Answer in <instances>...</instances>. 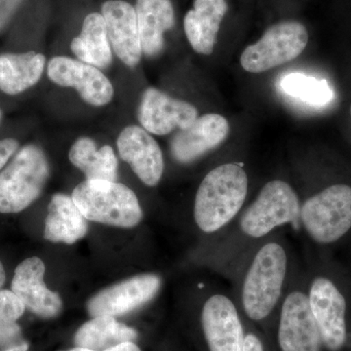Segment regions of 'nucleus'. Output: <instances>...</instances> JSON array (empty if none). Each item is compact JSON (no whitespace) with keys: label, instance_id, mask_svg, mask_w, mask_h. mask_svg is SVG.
Returning a JSON list of instances; mask_svg holds the SVG:
<instances>
[{"label":"nucleus","instance_id":"obj_1","mask_svg":"<svg viewBox=\"0 0 351 351\" xmlns=\"http://www.w3.org/2000/svg\"><path fill=\"white\" fill-rule=\"evenodd\" d=\"M290 257L285 245L270 240L254 254L242 279L240 302L247 317L262 321L283 300Z\"/></svg>","mask_w":351,"mask_h":351},{"label":"nucleus","instance_id":"obj_2","mask_svg":"<svg viewBox=\"0 0 351 351\" xmlns=\"http://www.w3.org/2000/svg\"><path fill=\"white\" fill-rule=\"evenodd\" d=\"M249 179L237 163H225L210 171L196 193L193 217L201 232L212 234L226 228L241 211Z\"/></svg>","mask_w":351,"mask_h":351},{"label":"nucleus","instance_id":"obj_3","mask_svg":"<svg viewBox=\"0 0 351 351\" xmlns=\"http://www.w3.org/2000/svg\"><path fill=\"white\" fill-rule=\"evenodd\" d=\"M87 221L117 228H134L142 221L137 195L125 184L117 182L86 180L71 195Z\"/></svg>","mask_w":351,"mask_h":351},{"label":"nucleus","instance_id":"obj_4","mask_svg":"<svg viewBox=\"0 0 351 351\" xmlns=\"http://www.w3.org/2000/svg\"><path fill=\"white\" fill-rule=\"evenodd\" d=\"M49 172V164L40 147H22L0 172V213L24 211L40 196Z\"/></svg>","mask_w":351,"mask_h":351},{"label":"nucleus","instance_id":"obj_5","mask_svg":"<svg viewBox=\"0 0 351 351\" xmlns=\"http://www.w3.org/2000/svg\"><path fill=\"white\" fill-rule=\"evenodd\" d=\"M300 223L319 244H331L351 228V186L332 184L307 198L301 205Z\"/></svg>","mask_w":351,"mask_h":351},{"label":"nucleus","instance_id":"obj_6","mask_svg":"<svg viewBox=\"0 0 351 351\" xmlns=\"http://www.w3.org/2000/svg\"><path fill=\"white\" fill-rule=\"evenodd\" d=\"M301 202L288 182L274 180L261 189L258 197L239 219V230L252 239H261L276 228L300 223Z\"/></svg>","mask_w":351,"mask_h":351},{"label":"nucleus","instance_id":"obj_7","mask_svg":"<svg viewBox=\"0 0 351 351\" xmlns=\"http://www.w3.org/2000/svg\"><path fill=\"white\" fill-rule=\"evenodd\" d=\"M307 43L308 32L304 25L297 21L280 22L263 32L257 43L245 48L240 64L248 73H265L299 57Z\"/></svg>","mask_w":351,"mask_h":351},{"label":"nucleus","instance_id":"obj_8","mask_svg":"<svg viewBox=\"0 0 351 351\" xmlns=\"http://www.w3.org/2000/svg\"><path fill=\"white\" fill-rule=\"evenodd\" d=\"M278 343L282 351H321L322 338L306 291L294 288L284 295Z\"/></svg>","mask_w":351,"mask_h":351},{"label":"nucleus","instance_id":"obj_9","mask_svg":"<svg viewBox=\"0 0 351 351\" xmlns=\"http://www.w3.org/2000/svg\"><path fill=\"white\" fill-rule=\"evenodd\" d=\"M307 295L323 346L330 351L341 350L346 341L345 297L336 284L324 276L311 281Z\"/></svg>","mask_w":351,"mask_h":351},{"label":"nucleus","instance_id":"obj_10","mask_svg":"<svg viewBox=\"0 0 351 351\" xmlns=\"http://www.w3.org/2000/svg\"><path fill=\"white\" fill-rule=\"evenodd\" d=\"M161 287L156 274H141L104 289L87 302L92 317L124 315L152 301Z\"/></svg>","mask_w":351,"mask_h":351},{"label":"nucleus","instance_id":"obj_11","mask_svg":"<svg viewBox=\"0 0 351 351\" xmlns=\"http://www.w3.org/2000/svg\"><path fill=\"white\" fill-rule=\"evenodd\" d=\"M201 325L210 351H241L245 334L237 307L228 295H210L201 311Z\"/></svg>","mask_w":351,"mask_h":351},{"label":"nucleus","instance_id":"obj_12","mask_svg":"<svg viewBox=\"0 0 351 351\" xmlns=\"http://www.w3.org/2000/svg\"><path fill=\"white\" fill-rule=\"evenodd\" d=\"M48 77L63 87H73L82 100L101 107L112 101L113 87L110 80L96 66L68 57H55L47 66Z\"/></svg>","mask_w":351,"mask_h":351},{"label":"nucleus","instance_id":"obj_13","mask_svg":"<svg viewBox=\"0 0 351 351\" xmlns=\"http://www.w3.org/2000/svg\"><path fill=\"white\" fill-rule=\"evenodd\" d=\"M198 117L197 110L186 101L171 98L160 90H145L138 108V120L145 131L168 135L176 128H188Z\"/></svg>","mask_w":351,"mask_h":351},{"label":"nucleus","instance_id":"obj_14","mask_svg":"<svg viewBox=\"0 0 351 351\" xmlns=\"http://www.w3.org/2000/svg\"><path fill=\"white\" fill-rule=\"evenodd\" d=\"M44 274L45 265L40 258H25L15 269L11 290L31 313L41 318L56 317L63 309V302L45 285Z\"/></svg>","mask_w":351,"mask_h":351},{"label":"nucleus","instance_id":"obj_15","mask_svg":"<svg viewBox=\"0 0 351 351\" xmlns=\"http://www.w3.org/2000/svg\"><path fill=\"white\" fill-rule=\"evenodd\" d=\"M117 149L121 158L145 184L156 186L160 182L164 171L162 152L144 128L126 127L117 138Z\"/></svg>","mask_w":351,"mask_h":351},{"label":"nucleus","instance_id":"obj_16","mask_svg":"<svg viewBox=\"0 0 351 351\" xmlns=\"http://www.w3.org/2000/svg\"><path fill=\"white\" fill-rule=\"evenodd\" d=\"M110 46L122 63L133 68L142 57L135 8L123 0H108L101 7Z\"/></svg>","mask_w":351,"mask_h":351},{"label":"nucleus","instance_id":"obj_17","mask_svg":"<svg viewBox=\"0 0 351 351\" xmlns=\"http://www.w3.org/2000/svg\"><path fill=\"white\" fill-rule=\"evenodd\" d=\"M228 133L230 124L223 115L207 113L176 134L171 152L176 160L189 163L221 145Z\"/></svg>","mask_w":351,"mask_h":351},{"label":"nucleus","instance_id":"obj_18","mask_svg":"<svg viewBox=\"0 0 351 351\" xmlns=\"http://www.w3.org/2000/svg\"><path fill=\"white\" fill-rule=\"evenodd\" d=\"M226 12V0H195L193 9L184 19V32L195 52L203 55L213 53Z\"/></svg>","mask_w":351,"mask_h":351},{"label":"nucleus","instance_id":"obj_19","mask_svg":"<svg viewBox=\"0 0 351 351\" xmlns=\"http://www.w3.org/2000/svg\"><path fill=\"white\" fill-rule=\"evenodd\" d=\"M87 232V219L73 198L63 193L53 195L44 225V239L55 243L73 244Z\"/></svg>","mask_w":351,"mask_h":351},{"label":"nucleus","instance_id":"obj_20","mask_svg":"<svg viewBox=\"0 0 351 351\" xmlns=\"http://www.w3.org/2000/svg\"><path fill=\"white\" fill-rule=\"evenodd\" d=\"M138 32L142 50L147 56H156L164 46V34L173 29L175 13L170 0H137Z\"/></svg>","mask_w":351,"mask_h":351},{"label":"nucleus","instance_id":"obj_21","mask_svg":"<svg viewBox=\"0 0 351 351\" xmlns=\"http://www.w3.org/2000/svg\"><path fill=\"white\" fill-rule=\"evenodd\" d=\"M71 49L83 63L106 69L112 61V46L103 15L91 13L83 22L80 36L73 39Z\"/></svg>","mask_w":351,"mask_h":351},{"label":"nucleus","instance_id":"obj_22","mask_svg":"<svg viewBox=\"0 0 351 351\" xmlns=\"http://www.w3.org/2000/svg\"><path fill=\"white\" fill-rule=\"evenodd\" d=\"M45 57L40 53L0 55V90L8 95L22 93L40 80Z\"/></svg>","mask_w":351,"mask_h":351},{"label":"nucleus","instance_id":"obj_23","mask_svg":"<svg viewBox=\"0 0 351 351\" xmlns=\"http://www.w3.org/2000/svg\"><path fill=\"white\" fill-rule=\"evenodd\" d=\"M71 162L86 176L87 180L115 182L119 161L110 145L98 149L92 138H78L69 152Z\"/></svg>","mask_w":351,"mask_h":351},{"label":"nucleus","instance_id":"obj_24","mask_svg":"<svg viewBox=\"0 0 351 351\" xmlns=\"http://www.w3.org/2000/svg\"><path fill=\"white\" fill-rule=\"evenodd\" d=\"M138 332L115 317L98 316L84 323L75 336L76 346L94 351H106L124 343H134Z\"/></svg>","mask_w":351,"mask_h":351},{"label":"nucleus","instance_id":"obj_25","mask_svg":"<svg viewBox=\"0 0 351 351\" xmlns=\"http://www.w3.org/2000/svg\"><path fill=\"white\" fill-rule=\"evenodd\" d=\"M280 88L288 96L313 107L326 106L334 98V92L326 80L301 73L283 76Z\"/></svg>","mask_w":351,"mask_h":351},{"label":"nucleus","instance_id":"obj_26","mask_svg":"<svg viewBox=\"0 0 351 351\" xmlns=\"http://www.w3.org/2000/svg\"><path fill=\"white\" fill-rule=\"evenodd\" d=\"M25 306L12 290H0V321H18Z\"/></svg>","mask_w":351,"mask_h":351},{"label":"nucleus","instance_id":"obj_27","mask_svg":"<svg viewBox=\"0 0 351 351\" xmlns=\"http://www.w3.org/2000/svg\"><path fill=\"white\" fill-rule=\"evenodd\" d=\"M23 0H0V29L5 27Z\"/></svg>","mask_w":351,"mask_h":351},{"label":"nucleus","instance_id":"obj_28","mask_svg":"<svg viewBox=\"0 0 351 351\" xmlns=\"http://www.w3.org/2000/svg\"><path fill=\"white\" fill-rule=\"evenodd\" d=\"M19 143L14 138H4L0 141V170L8 162L10 157L17 152Z\"/></svg>","mask_w":351,"mask_h":351},{"label":"nucleus","instance_id":"obj_29","mask_svg":"<svg viewBox=\"0 0 351 351\" xmlns=\"http://www.w3.org/2000/svg\"><path fill=\"white\" fill-rule=\"evenodd\" d=\"M241 351H265L262 341L254 334L245 335L243 348Z\"/></svg>","mask_w":351,"mask_h":351},{"label":"nucleus","instance_id":"obj_30","mask_svg":"<svg viewBox=\"0 0 351 351\" xmlns=\"http://www.w3.org/2000/svg\"><path fill=\"white\" fill-rule=\"evenodd\" d=\"M106 351H142L138 346L134 343H124L121 345L114 346Z\"/></svg>","mask_w":351,"mask_h":351},{"label":"nucleus","instance_id":"obj_31","mask_svg":"<svg viewBox=\"0 0 351 351\" xmlns=\"http://www.w3.org/2000/svg\"><path fill=\"white\" fill-rule=\"evenodd\" d=\"M6 281L5 269H4L3 265H2L1 261H0V289L4 285Z\"/></svg>","mask_w":351,"mask_h":351},{"label":"nucleus","instance_id":"obj_32","mask_svg":"<svg viewBox=\"0 0 351 351\" xmlns=\"http://www.w3.org/2000/svg\"><path fill=\"white\" fill-rule=\"evenodd\" d=\"M66 351H94L91 350H88V348H80V346H76L75 348H71V350H69Z\"/></svg>","mask_w":351,"mask_h":351},{"label":"nucleus","instance_id":"obj_33","mask_svg":"<svg viewBox=\"0 0 351 351\" xmlns=\"http://www.w3.org/2000/svg\"><path fill=\"white\" fill-rule=\"evenodd\" d=\"M1 115H2L1 110H0V119H1Z\"/></svg>","mask_w":351,"mask_h":351},{"label":"nucleus","instance_id":"obj_34","mask_svg":"<svg viewBox=\"0 0 351 351\" xmlns=\"http://www.w3.org/2000/svg\"><path fill=\"white\" fill-rule=\"evenodd\" d=\"M350 112H351V110H350Z\"/></svg>","mask_w":351,"mask_h":351}]
</instances>
